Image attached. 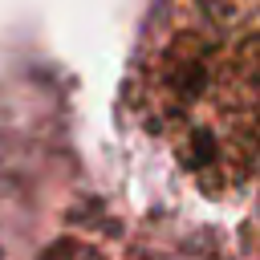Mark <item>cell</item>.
<instances>
[{
    "instance_id": "6da1fadb",
    "label": "cell",
    "mask_w": 260,
    "mask_h": 260,
    "mask_svg": "<svg viewBox=\"0 0 260 260\" xmlns=\"http://www.w3.org/2000/svg\"><path fill=\"white\" fill-rule=\"evenodd\" d=\"M126 106L191 187L260 199V0H162L138 41Z\"/></svg>"
}]
</instances>
